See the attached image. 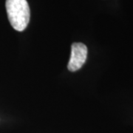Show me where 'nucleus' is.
I'll use <instances>...</instances> for the list:
<instances>
[{
    "instance_id": "1",
    "label": "nucleus",
    "mask_w": 133,
    "mask_h": 133,
    "mask_svg": "<svg viewBox=\"0 0 133 133\" xmlns=\"http://www.w3.org/2000/svg\"><path fill=\"white\" fill-rule=\"evenodd\" d=\"M5 6L11 26L17 31L25 30L30 16L27 0H6Z\"/></svg>"
},
{
    "instance_id": "2",
    "label": "nucleus",
    "mask_w": 133,
    "mask_h": 133,
    "mask_svg": "<svg viewBox=\"0 0 133 133\" xmlns=\"http://www.w3.org/2000/svg\"><path fill=\"white\" fill-rule=\"evenodd\" d=\"M71 56L68 63V70L75 72L81 69L87 57V48L82 43H73L71 47Z\"/></svg>"
}]
</instances>
